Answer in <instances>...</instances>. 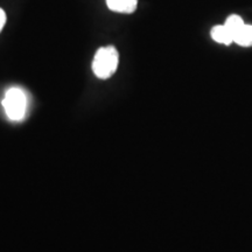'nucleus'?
<instances>
[{"label": "nucleus", "mask_w": 252, "mask_h": 252, "mask_svg": "<svg viewBox=\"0 0 252 252\" xmlns=\"http://www.w3.org/2000/svg\"><path fill=\"white\" fill-rule=\"evenodd\" d=\"M119 64L118 50L113 46L102 47L96 52L93 61V71L100 80H108L115 74Z\"/></svg>", "instance_id": "1"}, {"label": "nucleus", "mask_w": 252, "mask_h": 252, "mask_svg": "<svg viewBox=\"0 0 252 252\" xmlns=\"http://www.w3.org/2000/svg\"><path fill=\"white\" fill-rule=\"evenodd\" d=\"M2 106L9 121L21 122L27 115V94L20 88H11L6 91Z\"/></svg>", "instance_id": "2"}, {"label": "nucleus", "mask_w": 252, "mask_h": 252, "mask_svg": "<svg viewBox=\"0 0 252 252\" xmlns=\"http://www.w3.org/2000/svg\"><path fill=\"white\" fill-rule=\"evenodd\" d=\"M105 1L109 9L116 13L132 14L138 7V0H105Z\"/></svg>", "instance_id": "3"}, {"label": "nucleus", "mask_w": 252, "mask_h": 252, "mask_svg": "<svg viewBox=\"0 0 252 252\" xmlns=\"http://www.w3.org/2000/svg\"><path fill=\"white\" fill-rule=\"evenodd\" d=\"M210 35H212L213 40L216 41L219 43H223V45H230V43L234 42L232 40V36L230 35V33L226 30L224 25H217V26H214L212 28V32H210Z\"/></svg>", "instance_id": "4"}, {"label": "nucleus", "mask_w": 252, "mask_h": 252, "mask_svg": "<svg viewBox=\"0 0 252 252\" xmlns=\"http://www.w3.org/2000/svg\"><path fill=\"white\" fill-rule=\"evenodd\" d=\"M234 42L242 47L252 46V26L245 24L234 37Z\"/></svg>", "instance_id": "5"}, {"label": "nucleus", "mask_w": 252, "mask_h": 252, "mask_svg": "<svg viewBox=\"0 0 252 252\" xmlns=\"http://www.w3.org/2000/svg\"><path fill=\"white\" fill-rule=\"evenodd\" d=\"M244 25H245V23L243 21V19L239 17V15L231 14V15H229L228 18H226L224 26H225L226 30H228L230 35L232 36V40H234L236 34L238 33V31L241 30V28L243 27Z\"/></svg>", "instance_id": "6"}, {"label": "nucleus", "mask_w": 252, "mask_h": 252, "mask_svg": "<svg viewBox=\"0 0 252 252\" xmlns=\"http://www.w3.org/2000/svg\"><path fill=\"white\" fill-rule=\"evenodd\" d=\"M6 24V13L4 12V9L0 8V32L2 31Z\"/></svg>", "instance_id": "7"}]
</instances>
